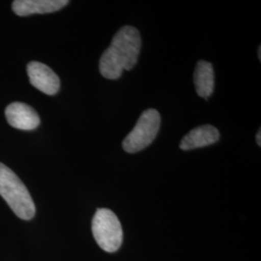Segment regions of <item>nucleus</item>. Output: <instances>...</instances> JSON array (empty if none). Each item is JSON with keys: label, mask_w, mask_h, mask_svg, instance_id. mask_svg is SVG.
Segmentation results:
<instances>
[{"label": "nucleus", "mask_w": 261, "mask_h": 261, "mask_svg": "<svg viewBox=\"0 0 261 261\" xmlns=\"http://www.w3.org/2000/svg\"><path fill=\"white\" fill-rule=\"evenodd\" d=\"M0 196L20 219L28 221L35 216V204L28 188L12 169L2 163H0Z\"/></svg>", "instance_id": "nucleus-2"}, {"label": "nucleus", "mask_w": 261, "mask_h": 261, "mask_svg": "<svg viewBox=\"0 0 261 261\" xmlns=\"http://www.w3.org/2000/svg\"><path fill=\"white\" fill-rule=\"evenodd\" d=\"M258 57H259V60H261V47H259L258 48Z\"/></svg>", "instance_id": "nucleus-11"}, {"label": "nucleus", "mask_w": 261, "mask_h": 261, "mask_svg": "<svg viewBox=\"0 0 261 261\" xmlns=\"http://www.w3.org/2000/svg\"><path fill=\"white\" fill-rule=\"evenodd\" d=\"M219 140L220 133L217 128L211 125H203L188 133L181 140L179 147L184 151L196 149L212 145Z\"/></svg>", "instance_id": "nucleus-8"}, {"label": "nucleus", "mask_w": 261, "mask_h": 261, "mask_svg": "<svg viewBox=\"0 0 261 261\" xmlns=\"http://www.w3.org/2000/svg\"><path fill=\"white\" fill-rule=\"evenodd\" d=\"M161 126L158 111L150 109L142 112L134 129L123 140V149L128 153H137L146 148L156 139Z\"/></svg>", "instance_id": "nucleus-4"}, {"label": "nucleus", "mask_w": 261, "mask_h": 261, "mask_svg": "<svg viewBox=\"0 0 261 261\" xmlns=\"http://www.w3.org/2000/svg\"><path fill=\"white\" fill-rule=\"evenodd\" d=\"M92 232L96 242L106 252H116L121 247V224L110 209L100 208L96 211L92 220Z\"/></svg>", "instance_id": "nucleus-3"}, {"label": "nucleus", "mask_w": 261, "mask_h": 261, "mask_svg": "<svg viewBox=\"0 0 261 261\" xmlns=\"http://www.w3.org/2000/svg\"><path fill=\"white\" fill-rule=\"evenodd\" d=\"M68 0H16L12 4L14 13L20 17L34 14H48L62 9Z\"/></svg>", "instance_id": "nucleus-7"}, {"label": "nucleus", "mask_w": 261, "mask_h": 261, "mask_svg": "<svg viewBox=\"0 0 261 261\" xmlns=\"http://www.w3.org/2000/svg\"><path fill=\"white\" fill-rule=\"evenodd\" d=\"M141 48L140 31L134 27L126 25L113 36L111 46L103 53L99 69L103 77L117 80L123 71H130L138 62Z\"/></svg>", "instance_id": "nucleus-1"}, {"label": "nucleus", "mask_w": 261, "mask_h": 261, "mask_svg": "<svg viewBox=\"0 0 261 261\" xmlns=\"http://www.w3.org/2000/svg\"><path fill=\"white\" fill-rule=\"evenodd\" d=\"M194 83L198 96L208 100L214 90V70L211 63L204 60L197 62L194 74Z\"/></svg>", "instance_id": "nucleus-9"}, {"label": "nucleus", "mask_w": 261, "mask_h": 261, "mask_svg": "<svg viewBox=\"0 0 261 261\" xmlns=\"http://www.w3.org/2000/svg\"><path fill=\"white\" fill-rule=\"evenodd\" d=\"M5 115L10 125L19 130H34L40 125L37 112L27 103H10L5 110Z\"/></svg>", "instance_id": "nucleus-6"}, {"label": "nucleus", "mask_w": 261, "mask_h": 261, "mask_svg": "<svg viewBox=\"0 0 261 261\" xmlns=\"http://www.w3.org/2000/svg\"><path fill=\"white\" fill-rule=\"evenodd\" d=\"M28 75L30 84L47 95H56L60 88L58 75L46 64L38 61L28 63Z\"/></svg>", "instance_id": "nucleus-5"}, {"label": "nucleus", "mask_w": 261, "mask_h": 261, "mask_svg": "<svg viewBox=\"0 0 261 261\" xmlns=\"http://www.w3.org/2000/svg\"><path fill=\"white\" fill-rule=\"evenodd\" d=\"M256 142L258 144V146H261V130H258V133L256 135Z\"/></svg>", "instance_id": "nucleus-10"}]
</instances>
